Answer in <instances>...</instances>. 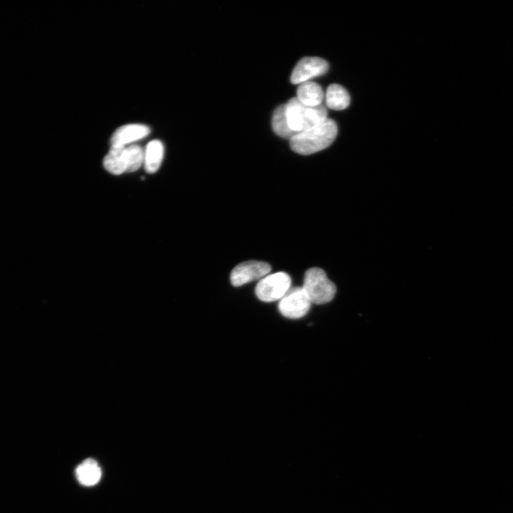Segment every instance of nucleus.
Here are the masks:
<instances>
[{"mask_svg": "<svg viewBox=\"0 0 513 513\" xmlns=\"http://www.w3.org/2000/svg\"><path fill=\"white\" fill-rule=\"evenodd\" d=\"M337 126L327 119L321 124L309 130L296 133L290 140L293 151L301 155H311L328 148L335 140Z\"/></svg>", "mask_w": 513, "mask_h": 513, "instance_id": "f257e3e1", "label": "nucleus"}, {"mask_svg": "<svg viewBox=\"0 0 513 513\" xmlns=\"http://www.w3.org/2000/svg\"><path fill=\"white\" fill-rule=\"evenodd\" d=\"M285 110L289 126L295 133L314 128L328 119L327 110L324 106L308 107L297 97L287 103Z\"/></svg>", "mask_w": 513, "mask_h": 513, "instance_id": "f03ea898", "label": "nucleus"}, {"mask_svg": "<svg viewBox=\"0 0 513 513\" xmlns=\"http://www.w3.org/2000/svg\"><path fill=\"white\" fill-rule=\"evenodd\" d=\"M312 304H324L335 297V285L327 278L326 272L318 267L308 269L304 275L302 286Z\"/></svg>", "mask_w": 513, "mask_h": 513, "instance_id": "7ed1b4c3", "label": "nucleus"}, {"mask_svg": "<svg viewBox=\"0 0 513 513\" xmlns=\"http://www.w3.org/2000/svg\"><path fill=\"white\" fill-rule=\"evenodd\" d=\"M292 280L284 272L269 274L261 279L255 288L259 299L265 302L281 300L290 290Z\"/></svg>", "mask_w": 513, "mask_h": 513, "instance_id": "20e7f679", "label": "nucleus"}, {"mask_svg": "<svg viewBox=\"0 0 513 513\" xmlns=\"http://www.w3.org/2000/svg\"><path fill=\"white\" fill-rule=\"evenodd\" d=\"M312 302L302 288H293L280 300L279 311L288 319L297 320L310 311Z\"/></svg>", "mask_w": 513, "mask_h": 513, "instance_id": "39448f33", "label": "nucleus"}, {"mask_svg": "<svg viewBox=\"0 0 513 513\" xmlns=\"http://www.w3.org/2000/svg\"><path fill=\"white\" fill-rule=\"evenodd\" d=\"M270 265L261 261H247L236 266L232 271L230 282L234 287H239L261 280L269 275Z\"/></svg>", "mask_w": 513, "mask_h": 513, "instance_id": "423d86ee", "label": "nucleus"}, {"mask_svg": "<svg viewBox=\"0 0 513 513\" xmlns=\"http://www.w3.org/2000/svg\"><path fill=\"white\" fill-rule=\"evenodd\" d=\"M329 70V64L320 57H304L295 66L291 76L293 84H301L322 76Z\"/></svg>", "mask_w": 513, "mask_h": 513, "instance_id": "0eeeda50", "label": "nucleus"}, {"mask_svg": "<svg viewBox=\"0 0 513 513\" xmlns=\"http://www.w3.org/2000/svg\"><path fill=\"white\" fill-rule=\"evenodd\" d=\"M150 133V128L142 124H128L119 128L112 137V146L125 147L142 140Z\"/></svg>", "mask_w": 513, "mask_h": 513, "instance_id": "6e6552de", "label": "nucleus"}, {"mask_svg": "<svg viewBox=\"0 0 513 513\" xmlns=\"http://www.w3.org/2000/svg\"><path fill=\"white\" fill-rule=\"evenodd\" d=\"M325 98V93L320 85L313 82H306L299 84L297 91V98L308 107H319Z\"/></svg>", "mask_w": 513, "mask_h": 513, "instance_id": "1a4fd4ad", "label": "nucleus"}, {"mask_svg": "<svg viewBox=\"0 0 513 513\" xmlns=\"http://www.w3.org/2000/svg\"><path fill=\"white\" fill-rule=\"evenodd\" d=\"M104 165L110 173L120 175L127 172V151L126 147L112 146L104 160Z\"/></svg>", "mask_w": 513, "mask_h": 513, "instance_id": "9d476101", "label": "nucleus"}, {"mask_svg": "<svg viewBox=\"0 0 513 513\" xmlns=\"http://www.w3.org/2000/svg\"><path fill=\"white\" fill-rule=\"evenodd\" d=\"M325 100L327 107L336 111L344 110L350 104V96L348 91L339 84H332L328 87Z\"/></svg>", "mask_w": 513, "mask_h": 513, "instance_id": "9b49d317", "label": "nucleus"}, {"mask_svg": "<svg viewBox=\"0 0 513 513\" xmlns=\"http://www.w3.org/2000/svg\"><path fill=\"white\" fill-rule=\"evenodd\" d=\"M76 475L81 484L91 486L100 481L101 470L96 461L89 459L77 467Z\"/></svg>", "mask_w": 513, "mask_h": 513, "instance_id": "f8f14e48", "label": "nucleus"}, {"mask_svg": "<svg viewBox=\"0 0 513 513\" xmlns=\"http://www.w3.org/2000/svg\"><path fill=\"white\" fill-rule=\"evenodd\" d=\"M164 154L163 144L158 140L151 142L144 152V165L147 172L154 174L160 168Z\"/></svg>", "mask_w": 513, "mask_h": 513, "instance_id": "ddd939ff", "label": "nucleus"}, {"mask_svg": "<svg viewBox=\"0 0 513 513\" xmlns=\"http://www.w3.org/2000/svg\"><path fill=\"white\" fill-rule=\"evenodd\" d=\"M272 126L274 132L282 138L290 140L296 134L289 126L286 117L285 105H280L274 112Z\"/></svg>", "mask_w": 513, "mask_h": 513, "instance_id": "4468645a", "label": "nucleus"}, {"mask_svg": "<svg viewBox=\"0 0 513 513\" xmlns=\"http://www.w3.org/2000/svg\"><path fill=\"white\" fill-rule=\"evenodd\" d=\"M127 172H134L144 163V151L138 145L126 147Z\"/></svg>", "mask_w": 513, "mask_h": 513, "instance_id": "2eb2a0df", "label": "nucleus"}]
</instances>
